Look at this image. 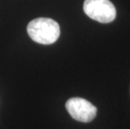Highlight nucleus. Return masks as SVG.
<instances>
[{
    "label": "nucleus",
    "mask_w": 130,
    "mask_h": 129,
    "mask_svg": "<svg viewBox=\"0 0 130 129\" xmlns=\"http://www.w3.org/2000/svg\"><path fill=\"white\" fill-rule=\"evenodd\" d=\"M29 37L41 45H51L60 37L59 24L51 19L38 18L31 20L27 27Z\"/></svg>",
    "instance_id": "obj_1"
},
{
    "label": "nucleus",
    "mask_w": 130,
    "mask_h": 129,
    "mask_svg": "<svg viewBox=\"0 0 130 129\" xmlns=\"http://www.w3.org/2000/svg\"><path fill=\"white\" fill-rule=\"evenodd\" d=\"M83 10L89 18L102 24L111 23L117 15L115 6L109 0H85Z\"/></svg>",
    "instance_id": "obj_2"
},
{
    "label": "nucleus",
    "mask_w": 130,
    "mask_h": 129,
    "mask_svg": "<svg viewBox=\"0 0 130 129\" xmlns=\"http://www.w3.org/2000/svg\"><path fill=\"white\" fill-rule=\"evenodd\" d=\"M66 108L75 120L82 122H90L96 116V107L90 101L81 97H73L66 103Z\"/></svg>",
    "instance_id": "obj_3"
}]
</instances>
